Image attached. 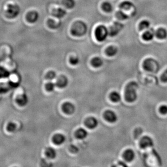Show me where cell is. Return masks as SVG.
Segmentation results:
<instances>
[{
  "label": "cell",
  "mask_w": 167,
  "mask_h": 167,
  "mask_svg": "<svg viewBox=\"0 0 167 167\" xmlns=\"http://www.w3.org/2000/svg\"><path fill=\"white\" fill-rule=\"evenodd\" d=\"M138 88V84L135 81L131 82L126 85L124 92V96L126 101L133 103L136 100L137 98L136 91Z\"/></svg>",
  "instance_id": "cell-1"
},
{
  "label": "cell",
  "mask_w": 167,
  "mask_h": 167,
  "mask_svg": "<svg viewBox=\"0 0 167 167\" xmlns=\"http://www.w3.org/2000/svg\"><path fill=\"white\" fill-rule=\"evenodd\" d=\"M88 28L86 23L83 21H77L71 26V34L77 37H81L86 34Z\"/></svg>",
  "instance_id": "cell-2"
},
{
  "label": "cell",
  "mask_w": 167,
  "mask_h": 167,
  "mask_svg": "<svg viewBox=\"0 0 167 167\" xmlns=\"http://www.w3.org/2000/svg\"><path fill=\"white\" fill-rule=\"evenodd\" d=\"M20 11L19 6L12 3L7 4L4 7L5 14L8 18H15L19 15Z\"/></svg>",
  "instance_id": "cell-3"
},
{
  "label": "cell",
  "mask_w": 167,
  "mask_h": 167,
  "mask_svg": "<svg viewBox=\"0 0 167 167\" xmlns=\"http://www.w3.org/2000/svg\"><path fill=\"white\" fill-rule=\"evenodd\" d=\"M140 146L144 149H146L148 152L156 153L153 149L154 143L153 140L149 136H145L141 138L140 142Z\"/></svg>",
  "instance_id": "cell-4"
},
{
  "label": "cell",
  "mask_w": 167,
  "mask_h": 167,
  "mask_svg": "<svg viewBox=\"0 0 167 167\" xmlns=\"http://www.w3.org/2000/svg\"><path fill=\"white\" fill-rule=\"evenodd\" d=\"M95 34L97 41L103 42L105 41L107 37L109 34L108 30L105 26L101 25L97 27Z\"/></svg>",
  "instance_id": "cell-5"
},
{
  "label": "cell",
  "mask_w": 167,
  "mask_h": 167,
  "mask_svg": "<svg viewBox=\"0 0 167 167\" xmlns=\"http://www.w3.org/2000/svg\"><path fill=\"white\" fill-rule=\"evenodd\" d=\"M144 68L150 72H156L158 69V64L153 59H146L143 63Z\"/></svg>",
  "instance_id": "cell-6"
},
{
  "label": "cell",
  "mask_w": 167,
  "mask_h": 167,
  "mask_svg": "<svg viewBox=\"0 0 167 167\" xmlns=\"http://www.w3.org/2000/svg\"><path fill=\"white\" fill-rule=\"evenodd\" d=\"M17 129V125L15 122L10 121L6 122L3 126V131L5 134H12L14 133Z\"/></svg>",
  "instance_id": "cell-7"
},
{
  "label": "cell",
  "mask_w": 167,
  "mask_h": 167,
  "mask_svg": "<svg viewBox=\"0 0 167 167\" xmlns=\"http://www.w3.org/2000/svg\"><path fill=\"white\" fill-rule=\"evenodd\" d=\"M121 11L125 14H127V15L129 17L130 15H133L135 12V6L132 3L129 2H124L122 3L120 6Z\"/></svg>",
  "instance_id": "cell-8"
},
{
  "label": "cell",
  "mask_w": 167,
  "mask_h": 167,
  "mask_svg": "<svg viewBox=\"0 0 167 167\" xmlns=\"http://www.w3.org/2000/svg\"><path fill=\"white\" fill-rule=\"evenodd\" d=\"M14 100L19 106L24 107L28 104V98L25 93H20L17 94L15 96Z\"/></svg>",
  "instance_id": "cell-9"
},
{
  "label": "cell",
  "mask_w": 167,
  "mask_h": 167,
  "mask_svg": "<svg viewBox=\"0 0 167 167\" xmlns=\"http://www.w3.org/2000/svg\"><path fill=\"white\" fill-rule=\"evenodd\" d=\"M13 89L7 78L0 79V93H6Z\"/></svg>",
  "instance_id": "cell-10"
},
{
  "label": "cell",
  "mask_w": 167,
  "mask_h": 167,
  "mask_svg": "<svg viewBox=\"0 0 167 167\" xmlns=\"http://www.w3.org/2000/svg\"><path fill=\"white\" fill-rule=\"evenodd\" d=\"M7 79L12 88H18L19 86L20 79L19 76L17 73L14 72H10Z\"/></svg>",
  "instance_id": "cell-11"
},
{
  "label": "cell",
  "mask_w": 167,
  "mask_h": 167,
  "mask_svg": "<svg viewBox=\"0 0 167 167\" xmlns=\"http://www.w3.org/2000/svg\"><path fill=\"white\" fill-rule=\"evenodd\" d=\"M123 26L121 23L116 22L109 27L108 30L109 34L111 36H116L123 28Z\"/></svg>",
  "instance_id": "cell-12"
},
{
  "label": "cell",
  "mask_w": 167,
  "mask_h": 167,
  "mask_svg": "<svg viewBox=\"0 0 167 167\" xmlns=\"http://www.w3.org/2000/svg\"><path fill=\"white\" fill-rule=\"evenodd\" d=\"M104 116L105 119L110 123H114L118 119L117 114L111 110H106L104 113Z\"/></svg>",
  "instance_id": "cell-13"
},
{
  "label": "cell",
  "mask_w": 167,
  "mask_h": 167,
  "mask_svg": "<svg viewBox=\"0 0 167 167\" xmlns=\"http://www.w3.org/2000/svg\"><path fill=\"white\" fill-rule=\"evenodd\" d=\"M54 18L50 19L47 20V25L49 28L53 29L58 28L61 26V21L60 19L54 17Z\"/></svg>",
  "instance_id": "cell-14"
},
{
  "label": "cell",
  "mask_w": 167,
  "mask_h": 167,
  "mask_svg": "<svg viewBox=\"0 0 167 167\" xmlns=\"http://www.w3.org/2000/svg\"><path fill=\"white\" fill-rule=\"evenodd\" d=\"M62 110L67 115H71L75 112V106L70 102H66L62 105Z\"/></svg>",
  "instance_id": "cell-15"
},
{
  "label": "cell",
  "mask_w": 167,
  "mask_h": 167,
  "mask_svg": "<svg viewBox=\"0 0 167 167\" xmlns=\"http://www.w3.org/2000/svg\"><path fill=\"white\" fill-rule=\"evenodd\" d=\"M39 18V13L35 11L29 12L26 15V19L27 21L31 23H34L37 22Z\"/></svg>",
  "instance_id": "cell-16"
},
{
  "label": "cell",
  "mask_w": 167,
  "mask_h": 167,
  "mask_svg": "<svg viewBox=\"0 0 167 167\" xmlns=\"http://www.w3.org/2000/svg\"><path fill=\"white\" fill-rule=\"evenodd\" d=\"M98 120L94 117H90L85 121V125L90 129H94L98 126Z\"/></svg>",
  "instance_id": "cell-17"
},
{
  "label": "cell",
  "mask_w": 167,
  "mask_h": 167,
  "mask_svg": "<svg viewBox=\"0 0 167 167\" xmlns=\"http://www.w3.org/2000/svg\"><path fill=\"white\" fill-rule=\"evenodd\" d=\"M1 66L4 67L10 72H13L15 67V63L9 57L3 59V64Z\"/></svg>",
  "instance_id": "cell-18"
},
{
  "label": "cell",
  "mask_w": 167,
  "mask_h": 167,
  "mask_svg": "<svg viewBox=\"0 0 167 167\" xmlns=\"http://www.w3.org/2000/svg\"><path fill=\"white\" fill-rule=\"evenodd\" d=\"M68 84V80L65 76L61 75L58 77L57 79L56 84L58 88H65L67 86Z\"/></svg>",
  "instance_id": "cell-19"
},
{
  "label": "cell",
  "mask_w": 167,
  "mask_h": 167,
  "mask_svg": "<svg viewBox=\"0 0 167 167\" xmlns=\"http://www.w3.org/2000/svg\"><path fill=\"white\" fill-rule=\"evenodd\" d=\"M135 154L134 151L131 149L125 150L123 154V158L128 162H131L134 159Z\"/></svg>",
  "instance_id": "cell-20"
},
{
  "label": "cell",
  "mask_w": 167,
  "mask_h": 167,
  "mask_svg": "<svg viewBox=\"0 0 167 167\" xmlns=\"http://www.w3.org/2000/svg\"><path fill=\"white\" fill-rule=\"evenodd\" d=\"M66 141V137L61 134L55 135L53 138V141L54 143L57 145H60L64 143Z\"/></svg>",
  "instance_id": "cell-21"
},
{
  "label": "cell",
  "mask_w": 167,
  "mask_h": 167,
  "mask_svg": "<svg viewBox=\"0 0 167 167\" xmlns=\"http://www.w3.org/2000/svg\"><path fill=\"white\" fill-rule=\"evenodd\" d=\"M66 14V12L65 9L63 8L58 7V8H55L53 12L52 15L54 17L58 18L61 19L64 17Z\"/></svg>",
  "instance_id": "cell-22"
},
{
  "label": "cell",
  "mask_w": 167,
  "mask_h": 167,
  "mask_svg": "<svg viewBox=\"0 0 167 167\" xmlns=\"http://www.w3.org/2000/svg\"><path fill=\"white\" fill-rule=\"evenodd\" d=\"M75 135L78 139L82 140V139H84L86 138L88 135V132L85 129H83V128H79L76 132Z\"/></svg>",
  "instance_id": "cell-23"
},
{
  "label": "cell",
  "mask_w": 167,
  "mask_h": 167,
  "mask_svg": "<svg viewBox=\"0 0 167 167\" xmlns=\"http://www.w3.org/2000/svg\"><path fill=\"white\" fill-rule=\"evenodd\" d=\"M45 153L47 157L49 158L54 159L56 157V151L53 148H47L45 150Z\"/></svg>",
  "instance_id": "cell-24"
},
{
  "label": "cell",
  "mask_w": 167,
  "mask_h": 167,
  "mask_svg": "<svg viewBox=\"0 0 167 167\" xmlns=\"http://www.w3.org/2000/svg\"><path fill=\"white\" fill-rule=\"evenodd\" d=\"M91 64L94 67L99 68L103 65V61L100 58L95 57L92 59Z\"/></svg>",
  "instance_id": "cell-25"
},
{
  "label": "cell",
  "mask_w": 167,
  "mask_h": 167,
  "mask_svg": "<svg viewBox=\"0 0 167 167\" xmlns=\"http://www.w3.org/2000/svg\"><path fill=\"white\" fill-rule=\"evenodd\" d=\"M109 97H110V100L115 103L119 102L121 99L120 94L117 92H112L109 95Z\"/></svg>",
  "instance_id": "cell-26"
},
{
  "label": "cell",
  "mask_w": 167,
  "mask_h": 167,
  "mask_svg": "<svg viewBox=\"0 0 167 167\" xmlns=\"http://www.w3.org/2000/svg\"><path fill=\"white\" fill-rule=\"evenodd\" d=\"M62 4L67 8L72 9L75 6L76 2L75 0H63Z\"/></svg>",
  "instance_id": "cell-27"
},
{
  "label": "cell",
  "mask_w": 167,
  "mask_h": 167,
  "mask_svg": "<svg viewBox=\"0 0 167 167\" xmlns=\"http://www.w3.org/2000/svg\"><path fill=\"white\" fill-rule=\"evenodd\" d=\"M156 35L158 39H164L167 37V32L164 29L160 28L156 32Z\"/></svg>",
  "instance_id": "cell-28"
},
{
  "label": "cell",
  "mask_w": 167,
  "mask_h": 167,
  "mask_svg": "<svg viewBox=\"0 0 167 167\" xmlns=\"http://www.w3.org/2000/svg\"><path fill=\"white\" fill-rule=\"evenodd\" d=\"M154 35H155V33H154V31L150 30L147 31L144 33L143 35V38L145 41H151L154 38Z\"/></svg>",
  "instance_id": "cell-29"
},
{
  "label": "cell",
  "mask_w": 167,
  "mask_h": 167,
  "mask_svg": "<svg viewBox=\"0 0 167 167\" xmlns=\"http://www.w3.org/2000/svg\"><path fill=\"white\" fill-rule=\"evenodd\" d=\"M118 53V49L115 46H110L106 50V53L109 56H114Z\"/></svg>",
  "instance_id": "cell-30"
},
{
  "label": "cell",
  "mask_w": 167,
  "mask_h": 167,
  "mask_svg": "<svg viewBox=\"0 0 167 167\" xmlns=\"http://www.w3.org/2000/svg\"><path fill=\"white\" fill-rule=\"evenodd\" d=\"M10 72L4 67L0 66V79L7 78Z\"/></svg>",
  "instance_id": "cell-31"
},
{
  "label": "cell",
  "mask_w": 167,
  "mask_h": 167,
  "mask_svg": "<svg viewBox=\"0 0 167 167\" xmlns=\"http://www.w3.org/2000/svg\"><path fill=\"white\" fill-rule=\"evenodd\" d=\"M102 8L103 10L107 13H110L112 11V6L110 3L105 2L103 4Z\"/></svg>",
  "instance_id": "cell-32"
},
{
  "label": "cell",
  "mask_w": 167,
  "mask_h": 167,
  "mask_svg": "<svg viewBox=\"0 0 167 167\" xmlns=\"http://www.w3.org/2000/svg\"><path fill=\"white\" fill-rule=\"evenodd\" d=\"M56 86V84H55L52 82H50L46 84L45 88L48 92H52L54 90Z\"/></svg>",
  "instance_id": "cell-33"
},
{
  "label": "cell",
  "mask_w": 167,
  "mask_h": 167,
  "mask_svg": "<svg viewBox=\"0 0 167 167\" xmlns=\"http://www.w3.org/2000/svg\"><path fill=\"white\" fill-rule=\"evenodd\" d=\"M56 77V73L54 71H50L47 73L46 78L49 81H52Z\"/></svg>",
  "instance_id": "cell-34"
},
{
  "label": "cell",
  "mask_w": 167,
  "mask_h": 167,
  "mask_svg": "<svg viewBox=\"0 0 167 167\" xmlns=\"http://www.w3.org/2000/svg\"><path fill=\"white\" fill-rule=\"evenodd\" d=\"M149 22L148 21H146V20H144V21H142L140 23V29L143 30V29H146L148 28L149 27Z\"/></svg>",
  "instance_id": "cell-35"
},
{
  "label": "cell",
  "mask_w": 167,
  "mask_h": 167,
  "mask_svg": "<svg viewBox=\"0 0 167 167\" xmlns=\"http://www.w3.org/2000/svg\"><path fill=\"white\" fill-rule=\"evenodd\" d=\"M117 16L119 19H122V20L127 19V18H129V16L127 15H126L125 13H123L121 10L118 12L117 14Z\"/></svg>",
  "instance_id": "cell-36"
},
{
  "label": "cell",
  "mask_w": 167,
  "mask_h": 167,
  "mask_svg": "<svg viewBox=\"0 0 167 167\" xmlns=\"http://www.w3.org/2000/svg\"><path fill=\"white\" fill-rule=\"evenodd\" d=\"M70 63L73 66H76L78 65L79 62V59L78 57H71L69 59Z\"/></svg>",
  "instance_id": "cell-37"
},
{
  "label": "cell",
  "mask_w": 167,
  "mask_h": 167,
  "mask_svg": "<svg viewBox=\"0 0 167 167\" xmlns=\"http://www.w3.org/2000/svg\"><path fill=\"white\" fill-rule=\"evenodd\" d=\"M159 111L161 114L166 115L167 114V105H162L160 107Z\"/></svg>",
  "instance_id": "cell-38"
},
{
  "label": "cell",
  "mask_w": 167,
  "mask_h": 167,
  "mask_svg": "<svg viewBox=\"0 0 167 167\" xmlns=\"http://www.w3.org/2000/svg\"><path fill=\"white\" fill-rule=\"evenodd\" d=\"M161 80L163 82H167V69L163 72L161 76Z\"/></svg>",
  "instance_id": "cell-39"
},
{
  "label": "cell",
  "mask_w": 167,
  "mask_h": 167,
  "mask_svg": "<svg viewBox=\"0 0 167 167\" xmlns=\"http://www.w3.org/2000/svg\"><path fill=\"white\" fill-rule=\"evenodd\" d=\"M2 95L1 93H0V99H1V96H2Z\"/></svg>",
  "instance_id": "cell-40"
}]
</instances>
